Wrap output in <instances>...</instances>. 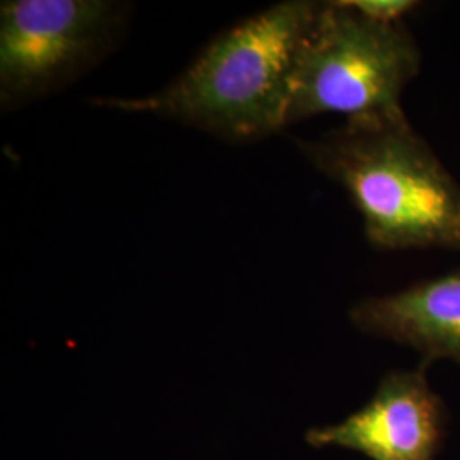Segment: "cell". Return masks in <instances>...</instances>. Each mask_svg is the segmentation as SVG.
Listing matches in <instances>:
<instances>
[{
  "label": "cell",
  "instance_id": "cell-4",
  "mask_svg": "<svg viewBox=\"0 0 460 460\" xmlns=\"http://www.w3.org/2000/svg\"><path fill=\"white\" fill-rule=\"evenodd\" d=\"M128 5L113 0H7L0 5V104L62 89L115 47Z\"/></svg>",
  "mask_w": 460,
  "mask_h": 460
},
{
  "label": "cell",
  "instance_id": "cell-7",
  "mask_svg": "<svg viewBox=\"0 0 460 460\" xmlns=\"http://www.w3.org/2000/svg\"><path fill=\"white\" fill-rule=\"evenodd\" d=\"M362 14L380 22H404L408 14L420 7L414 0H349Z\"/></svg>",
  "mask_w": 460,
  "mask_h": 460
},
{
  "label": "cell",
  "instance_id": "cell-3",
  "mask_svg": "<svg viewBox=\"0 0 460 460\" xmlns=\"http://www.w3.org/2000/svg\"><path fill=\"white\" fill-rule=\"evenodd\" d=\"M421 49L406 22H380L349 0L323 2L296 62L287 127L314 116L348 118L401 110L420 74Z\"/></svg>",
  "mask_w": 460,
  "mask_h": 460
},
{
  "label": "cell",
  "instance_id": "cell-5",
  "mask_svg": "<svg viewBox=\"0 0 460 460\" xmlns=\"http://www.w3.org/2000/svg\"><path fill=\"white\" fill-rule=\"evenodd\" d=\"M427 365L394 370L377 391L341 423L311 428L314 448L340 447L370 460H437L447 435V410L427 378Z\"/></svg>",
  "mask_w": 460,
  "mask_h": 460
},
{
  "label": "cell",
  "instance_id": "cell-6",
  "mask_svg": "<svg viewBox=\"0 0 460 460\" xmlns=\"http://www.w3.org/2000/svg\"><path fill=\"white\" fill-rule=\"evenodd\" d=\"M349 319L365 334L410 346L421 363H460V268L389 296H367Z\"/></svg>",
  "mask_w": 460,
  "mask_h": 460
},
{
  "label": "cell",
  "instance_id": "cell-1",
  "mask_svg": "<svg viewBox=\"0 0 460 460\" xmlns=\"http://www.w3.org/2000/svg\"><path fill=\"white\" fill-rule=\"evenodd\" d=\"M323 2L287 0L232 26L178 79L140 98H99L94 106L152 115L251 142L287 128L296 62Z\"/></svg>",
  "mask_w": 460,
  "mask_h": 460
},
{
  "label": "cell",
  "instance_id": "cell-2",
  "mask_svg": "<svg viewBox=\"0 0 460 460\" xmlns=\"http://www.w3.org/2000/svg\"><path fill=\"white\" fill-rule=\"evenodd\" d=\"M296 144L321 174L345 190L372 246L460 249V182L402 108L348 118L321 138Z\"/></svg>",
  "mask_w": 460,
  "mask_h": 460
}]
</instances>
